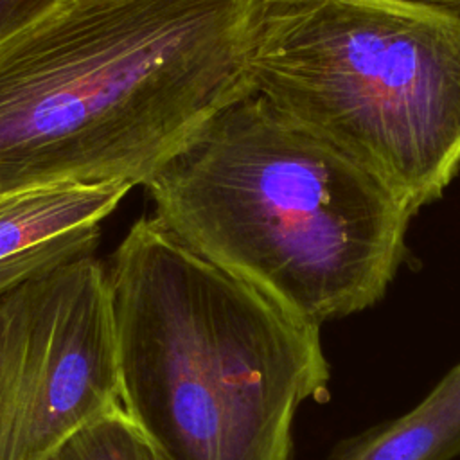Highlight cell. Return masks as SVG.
<instances>
[{
    "instance_id": "1",
    "label": "cell",
    "mask_w": 460,
    "mask_h": 460,
    "mask_svg": "<svg viewBox=\"0 0 460 460\" xmlns=\"http://www.w3.org/2000/svg\"><path fill=\"white\" fill-rule=\"evenodd\" d=\"M259 0H61L0 43V192L144 185L252 92Z\"/></svg>"
},
{
    "instance_id": "2",
    "label": "cell",
    "mask_w": 460,
    "mask_h": 460,
    "mask_svg": "<svg viewBox=\"0 0 460 460\" xmlns=\"http://www.w3.org/2000/svg\"><path fill=\"white\" fill-rule=\"evenodd\" d=\"M144 187L185 246L318 327L386 295L413 217L383 180L253 92Z\"/></svg>"
},
{
    "instance_id": "3",
    "label": "cell",
    "mask_w": 460,
    "mask_h": 460,
    "mask_svg": "<svg viewBox=\"0 0 460 460\" xmlns=\"http://www.w3.org/2000/svg\"><path fill=\"white\" fill-rule=\"evenodd\" d=\"M120 402L158 460H291L329 397L320 327L137 219L108 268Z\"/></svg>"
},
{
    "instance_id": "4",
    "label": "cell",
    "mask_w": 460,
    "mask_h": 460,
    "mask_svg": "<svg viewBox=\"0 0 460 460\" xmlns=\"http://www.w3.org/2000/svg\"><path fill=\"white\" fill-rule=\"evenodd\" d=\"M253 93L415 216L460 171V18L406 0H259Z\"/></svg>"
},
{
    "instance_id": "5",
    "label": "cell",
    "mask_w": 460,
    "mask_h": 460,
    "mask_svg": "<svg viewBox=\"0 0 460 460\" xmlns=\"http://www.w3.org/2000/svg\"><path fill=\"white\" fill-rule=\"evenodd\" d=\"M119 406L108 268L93 253L0 295V460H47Z\"/></svg>"
},
{
    "instance_id": "6",
    "label": "cell",
    "mask_w": 460,
    "mask_h": 460,
    "mask_svg": "<svg viewBox=\"0 0 460 460\" xmlns=\"http://www.w3.org/2000/svg\"><path fill=\"white\" fill-rule=\"evenodd\" d=\"M128 183L47 185L0 192V295L70 259L93 253L101 221Z\"/></svg>"
},
{
    "instance_id": "7",
    "label": "cell",
    "mask_w": 460,
    "mask_h": 460,
    "mask_svg": "<svg viewBox=\"0 0 460 460\" xmlns=\"http://www.w3.org/2000/svg\"><path fill=\"white\" fill-rule=\"evenodd\" d=\"M460 456V361L406 413L334 444L327 460H455Z\"/></svg>"
},
{
    "instance_id": "8",
    "label": "cell",
    "mask_w": 460,
    "mask_h": 460,
    "mask_svg": "<svg viewBox=\"0 0 460 460\" xmlns=\"http://www.w3.org/2000/svg\"><path fill=\"white\" fill-rule=\"evenodd\" d=\"M47 460H158L153 446L122 406L68 437Z\"/></svg>"
},
{
    "instance_id": "9",
    "label": "cell",
    "mask_w": 460,
    "mask_h": 460,
    "mask_svg": "<svg viewBox=\"0 0 460 460\" xmlns=\"http://www.w3.org/2000/svg\"><path fill=\"white\" fill-rule=\"evenodd\" d=\"M61 0H0V43L43 16Z\"/></svg>"
},
{
    "instance_id": "10",
    "label": "cell",
    "mask_w": 460,
    "mask_h": 460,
    "mask_svg": "<svg viewBox=\"0 0 460 460\" xmlns=\"http://www.w3.org/2000/svg\"><path fill=\"white\" fill-rule=\"evenodd\" d=\"M406 2H413V4L426 5V7H433V9H438L442 13L451 14V16L460 18V0H406Z\"/></svg>"
}]
</instances>
